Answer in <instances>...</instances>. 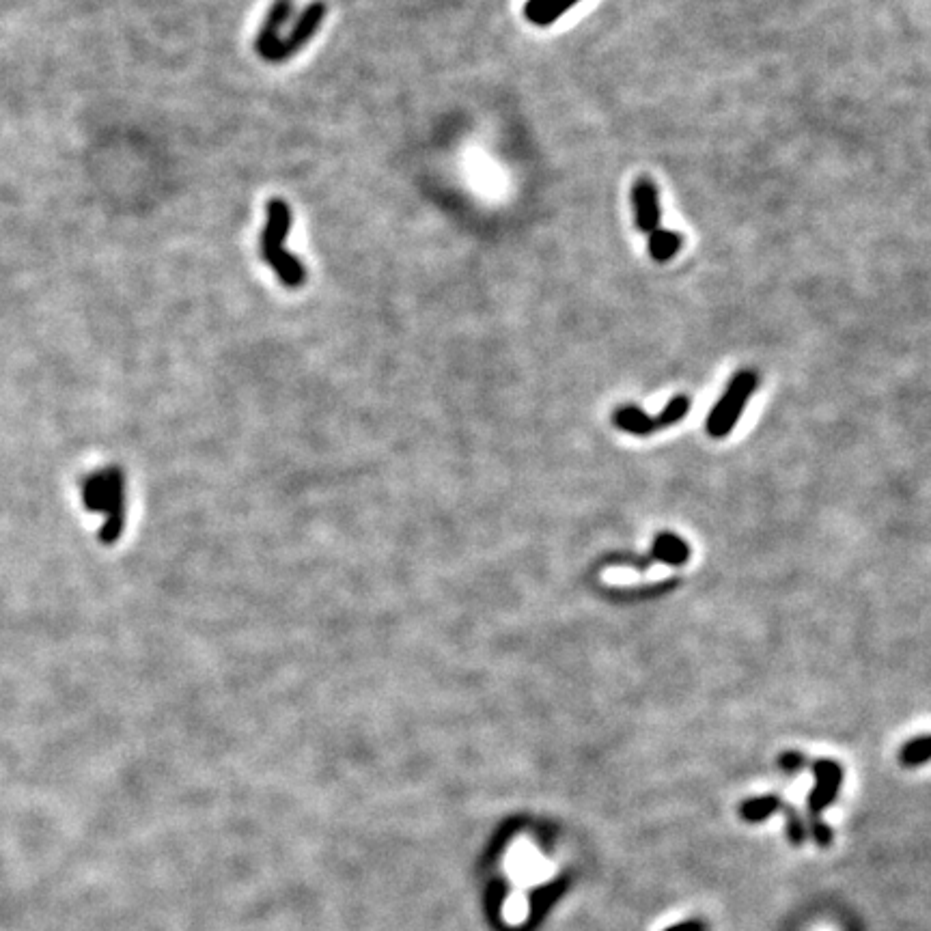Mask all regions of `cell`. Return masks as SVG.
I'll use <instances>...</instances> for the list:
<instances>
[{
	"mask_svg": "<svg viewBox=\"0 0 931 931\" xmlns=\"http://www.w3.org/2000/svg\"><path fill=\"white\" fill-rule=\"evenodd\" d=\"M289 231H291L289 205L283 199H272L266 210V227H263L261 238H259L261 257L274 270V274L279 276V281L285 287L296 289V287H302L304 281H307V268L302 266V261L294 253H289V250L285 248V240H287Z\"/></svg>",
	"mask_w": 931,
	"mask_h": 931,
	"instance_id": "1",
	"label": "cell"
},
{
	"mask_svg": "<svg viewBox=\"0 0 931 931\" xmlns=\"http://www.w3.org/2000/svg\"><path fill=\"white\" fill-rule=\"evenodd\" d=\"M757 388V375L753 371H740L733 375V380L729 382L727 391L722 393L718 399V404L712 408L710 416H707V434L712 438H725L731 434V429L738 423L742 416L750 395L755 393Z\"/></svg>",
	"mask_w": 931,
	"mask_h": 931,
	"instance_id": "2",
	"label": "cell"
},
{
	"mask_svg": "<svg viewBox=\"0 0 931 931\" xmlns=\"http://www.w3.org/2000/svg\"><path fill=\"white\" fill-rule=\"evenodd\" d=\"M324 18H326V3H324V0H313V3H309L307 7H304L300 16L296 18L294 26H291L289 35H285L281 39V46H279V52H276V61L274 63H283V61H287L291 57H296V54L315 37V33L319 31V26H322Z\"/></svg>",
	"mask_w": 931,
	"mask_h": 931,
	"instance_id": "3",
	"label": "cell"
},
{
	"mask_svg": "<svg viewBox=\"0 0 931 931\" xmlns=\"http://www.w3.org/2000/svg\"><path fill=\"white\" fill-rule=\"evenodd\" d=\"M291 16H294V0H274L255 39V50L263 61H276V52H279L283 39V26L289 22Z\"/></svg>",
	"mask_w": 931,
	"mask_h": 931,
	"instance_id": "4",
	"label": "cell"
},
{
	"mask_svg": "<svg viewBox=\"0 0 931 931\" xmlns=\"http://www.w3.org/2000/svg\"><path fill=\"white\" fill-rule=\"evenodd\" d=\"M813 772H815V789L809 796V815L813 817V822H817L819 813H822L828 804L837 798L841 781H843V770L835 761L819 759L813 763Z\"/></svg>",
	"mask_w": 931,
	"mask_h": 931,
	"instance_id": "5",
	"label": "cell"
},
{
	"mask_svg": "<svg viewBox=\"0 0 931 931\" xmlns=\"http://www.w3.org/2000/svg\"><path fill=\"white\" fill-rule=\"evenodd\" d=\"M632 203H634V218H636V227L643 233H653L660 229V197H658V188L651 182L649 177L636 179L634 190H632Z\"/></svg>",
	"mask_w": 931,
	"mask_h": 931,
	"instance_id": "6",
	"label": "cell"
},
{
	"mask_svg": "<svg viewBox=\"0 0 931 931\" xmlns=\"http://www.w3.org/2000/svg\"><path fill=\"white\" fill-rule=\"evenodd\" d=\"M690 559V548L682 537L675 533H660L653 539L651 546V561H660L666 565H684Z\"/></svg>",
	"mask_w": 931,
	"mask_h": 931,
	"instance_id": "7",
	"label": "cell"
},
{
	"mask_svg": "<svg viewBox=\"0 0 931 931\" xmlns=\"http://www.w3.org/2000/svg\"><path fill=\"white\" fill-rule=\"evenodd\" d=\"M578 3L580 0H526L524 18L535 26H550Z\"/></svg>",
	"mask_w": 931,
	"mask_h": 931,
	"instance_id": "8",
	"label": "cell"
},
{
	"mask_svg": "<svg viewBox=\"0 0 931 931\" xmlns=\"http://www.w3.org/2000/svg\"><path fill=\"white\" fill-rule=\"evenodd\" d=\"M615 425L623 432L634 434V436H649L653 432H658L660 423L658 416H651L645 410L636 408V406H623L615 412Z\"/></svg>",
	"mask_w": 931,
	"mask_h": 931,
	"instance_id": "9",
	"label": "cell"
},
{
	"mask_svg": "<svg viewBox=\"0 0 931 931\" xmlns=\"http://www.w3.org/2000/svg\"><path fill=\"white\" fill-rule=\"evenodd\" d=\"M679 248H682V235L679 233L669 229H656L649 233V255L656 261L664 263L673 259L679 253Z\"/></svg>",
	"mask_w": 931,
	"mask_h": 931,
	"instance_id": "10",
	"label": "cell"
},
{
	"mask_svg": "<svg viewBox=\"0 0 931 931\" xmlns=\"http://www.w3.org/2000/svg\"><path fill=\"white\" fill-rule=\"evenodd\" d=\"M778 809H783V800L781 798H778V796H761V798L746 800L740 807V813H742V817L746 819V822H763V819H768Z\"/></svg>",
	"mask_w": 931,
	"mask_h": 931,
	"instance_id": "11",
	"label": "cell"
},
{
	"mask_svg": "<svg viewBox=\"0 0 931 931\" xmlns=\"http://www.w3.org/2000/svg\"><path fill=\"white\" fill-rule=\"evenodd\" d=\"M931 759V735L910 740L901 748V763L903 766H921V763Z\"/></svg>",
	"mask_w": 931,
	"mask_h": 931,
	"instance_id": "12",
	"label": "cell"
},
{
	"mask_svg": "<svg viewBox=\"0 0 931 931\" xmlns=\"http://www.w3.org/2000/svg\"><path fill=\"white\" fill-rule=\"evenodd\" d=\"M690 406H692V401L688 395H677L673 397L669 404L664 406V410L658 416V423H660V429L664 427H671L675 423H679L684 419V416L690 412Z\"/></svg>",
	"mask_w": 931,
	"mask_h": 931,
	"instance_id": "13",
	"label": "cell"
},
{
	"mask_svg": "<svg viewBox=\"0 0 931 931\" xmlns=\"http://www.w3.org/2000/svg\"><path fill=\"white\" fill-rule=\"evenodd\" d=\"M785 815H787V830H789V839L791 843H796L800 845L804 841V837H807V830H804V824H802V819L800 815L796 813V809H791V807H783Z\"/></svg>",
	"mask_w": 931,
	"mask_h": 931,
	"instance_id": "14",
	"label": "cell"
},
{
	"mask_svg": "<svg viewBox=\"0 0 931 931\" xmlns=\"http://www.w3.org/2000/svg\"><path fill=\"white\" fill-rule=\"evenodd\" d=\"M804 763H807V759H804V755L800 753H785L781 755V759H778V766H781L785 772H798Z\"/></svg>",
	"mask_w": 931,
	"mask_h": 931,
	"instance_id": "15",
	"label": "cell"
},
{
	"mask_svg": "<svg viewBox=\"0 0 931 931\" xmlns=\"http://www.w3.org/2000/svg\"><path fill=\"white\" fill-rule=\"evenodd\" d=\"M811 828H813V837L817 839V843H822L824 847L830 845V841H832V832H830V828H828L824 822H819V819H817V822L811 824Z\"/></svg>",
	"mask_w": 931,
	"mask_h": 931,
	"instance_id": "16",
	"label": "cell"
},
{
	"mask_svg": "<svg viewBox=\"0 0 931 931\" xmlns=\"http://www.w3.org/2000/svg\"><path fill=\"white\" fill-rule=\"evenodd\" d=\"M666 931H703V925L699 921H686V923H679L675 927H669Z\"/></svg>",
	"mask_w": 931,
	"mask_h": 931,
	"instance_id": "17",
	"label": "cell"
}]
</instances>
